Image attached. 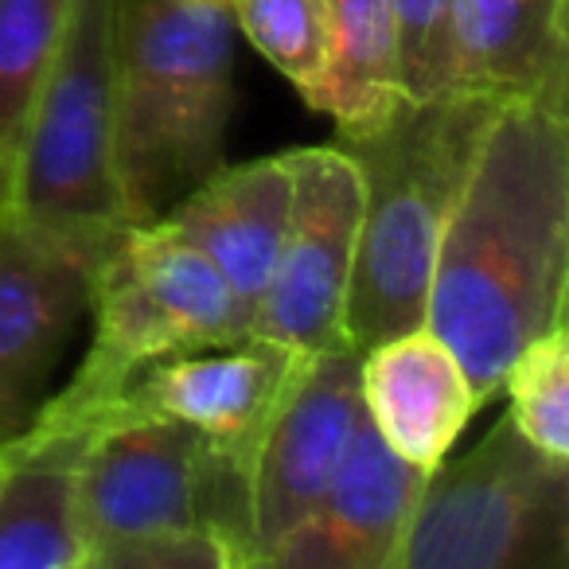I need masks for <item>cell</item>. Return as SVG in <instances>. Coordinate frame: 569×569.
Listing matches in <instances>:
<instances>
[{
    "instance_id": "1",
    "label": "cell",
    "mask_w": 569,
    "mask_h": 569,
    "mask_svg": "<svg viewBox=\"0 0 569 569\" xmlns=\"http://www.w3.org/2000/svg\"><path fill=\"white\" fill-rule=\"evenodd\" d=\"M569 118L496 106L437 246L426 328L460 359L476 402L511 359L566 325Z\"/></svg>"
},
{
    "instance_id": "2",
    "label": "cell",
    "mask_w": 569,
    "mask_h": 569,
    "mask_svg": "<svg viewBox=\"0 0 569 569\" xmlns=\"http://www.w3.org/2000/svg\"><path fill=\"white\" fill-rule=\"evenodd\" d=\"M238 28L227 0L113 4V126L129 227H149L222 164Z\"/></svg>"
},
{
    "instance_id": "3",
    "label": "cell",
    "mask_w": 569,
    "mask_h": 569,
    "mask_svg": "<svg viewBox=\"0 0 569 569\" xmlns=\"http://www.w3.org/2000/svg\"><path fill=\"white\" fill-rule=\"evenodd\" d=\"M496 102L468 94L406 98L382 126L336 137L359 168V242L343 336L359 351L426 325L429 277Z\"/></svg>"
},
{
    "instance_id": "4",
    "label": "cell",
    "mask_w": 569,
    "mask_h": 569,
    "mask_svg": "<svg viewBox=\"0 0 569 569\" xmlns=\"http://www.w3.org/2000/svg\"><path fill=\"white\" fill-rule=\"evenodd\" d=\"M87 359L74 379L36 406L28 426H94L141 367L250 336V312L214 266L168 227H126L102 253L90 289ZM24 426V429H28Z\"/></svg>"
},
{
    "instance_id": "5",
    "label": "cell",
    "mask_w": 569,
    "mask_h": 569,
    "mask_svg": "<svg viewBox=\"0 0 569 569\" xmlns=\"http://www.w3.org/2000/svg\"><path fill=\"white\" fill-rule=\"evenodd\" d=\"M113 4L71 0L12 149V211L67 234L118 238L129 227L113 126Z\"/></svg>"
},
{
    "instance_id": "6",
    "label": "cell",
    "mask_w": 569,
    "mask_h": 569,
    "mask_svg": "<svg viewBox=\"0 0 569 569\" xmlns=\"http://www.w3.org/2000/svg\"><path fill=\"white\" fill-rule=\"evenodd\" d=\"M569 465L499 418L426 476L398 569H566Z\"/></svg>"
},
{
    "instance_id": "7",
    "label": "cell",
    "mask_w": 569,
    "mask_h": 569,
    "mask_svg": "<svg viewBox=\"0 0 569 569\" xmlns=\"http://www.w3.org/2000/svg\"><path fill=\"white\" fill-rule=\"evenodd\" d=\"M79 515L87 569H102L126 546L188 527H214L250 546V483L191 426L172 418L98 421L82 452Z\"/></svg>"
},
{
    "instance_id": "8",
    "label": "cell",
    "mask_w": 569,
    "mask_h": 569,
    "mask_svg": "<svg viewBox=\"0 0 569 569\" xmlns=\"http://www.w3.org/2000/svg\"><path fill=\"white\" fill-rule=\"evenodd\" d=\"M284 157L293 168V199L273 273L253 305L250 336L312 356L343 340L363 188L359 168L340 144L293 149Z\"/></svg>"
},
{
    "instance_id": "9",
    "label": "cell",
    "mask_w": 569,
    "mask_h": 569,
    "mask_svg": "<svg viewBox=\"0 0 569 569\" xmlns=\"http://www.w3.org/2000/svg\"><path fill=\"white\" fill-rule=\"evenodd\" d=\"M110 242L40 227L12 207L0 214V441L32 421Z\"/></svg>"
},
{
    "instance_id": "10",
    "label": "cell",
    "mask_w": 569,
    "mask_h": 569,
    "mask_svg": "<svg viewBox=\"0 0 569 569\" xmlns=\"http://www.w3.org/2000/svg\"><path fill=\"white\" fill-rule=\"evenodd\" d=\"M363 351L343 336L301 359L250 465V546L266 566L269 550L312 511L351 449L363 418Z\"/></svg>"
},
{
    "instance_id": "11",
    "label": "cell",
    "mask_w": 569,
    "mask_h": 569,
    "mask_svg": "<svg viewBox=\"0 0 569 569\" xmlns=\"http://www.w3.org/2000/svg\"><path fill=\"white\" fill-rule=\"evenodd\" d=\"M301 359L305 351L281 348V343L258 340V336H246L227 348L157 359L126 382V390L98 413V421H183L250 483L258 441Z\"/></svg>"
},
{
    "instance_id": "12",
    "label": "cell",
    "mask_w": 569,
    "mask_h": 569,
    "mask_svg": "<svg viewBox=\"0 0 569 569\" xmlns=\"http://www.w3.org/2000/svg\"><path fill=\"white\" fill-rule=\"evenodd\" d=\"M426 468L402 460L367 421L325 496L269 550L273 569H398Z\"/></svg>"
},
{
    "instance_id": "13",
    "label": "cell",
    "mask_w": 569,
    "mask_h": 569,
    "mask_svg": "<svg viewBox=\"0 0 569 569\" xmlns=\"http://www.w3.org/2000/svg\"><path fill=\"white\" fill-rule=\"evenodd\" d=\"M445 94L569 118V0H449Z\"/></svg>"
},
{
    "instance_id": "14",
    "label": "cell",
    "mask_w": 569,
    "mask_h": 569,
    "mask_svg": "<svg viewBox=\"0 0 569 569\" xmlns=\"http://www.w3.org/2000/svg\"><path fill=\"white\" fill-rule=\"evenodd\" d=\"M289 199H293V168L281 152L234 168L219 164L157 222L196 246L253 317V305L266 293L281 250Z\"/></svg>"
},
{
    "instance_id": "15",
    "label": "cell",
    "mask_w": 569,
    "mask_h": 569,
    "mask_svg": "<svg viewBox=\"0 0 569 569\" xmlns=\"http://www.w3.org/2000/svg\"><path fill=\"white\" fill-rule=\"evenodd\" d=\"M359 395L375 433L426 472L449 457L480 410L460 359L426 325L363 351Z\"/></svg>"
},
{
    "instance_id": "16",
    "label": "cell",
    "mask_w": 569,
    "mask_h": 569,
    "mask_svg": "<svg viewBox=\"0 0 569 569\" xmlns=\"http://www.w3.org/2000/svg\"><path fill=\"white\" fill-rule=\"evenodd\" d=\"M90 433L94 426H28L4 441L0 569H87L79 472Z\"/></svg>"
},
{
    "instance_id": "17",
    "label": "cell",
    "mask_w": 569,
    "mask_h": 569,
    "mask_svg": "<svg viewBox=\"0 0 569 569\" xmlns=\"http://www.w3.org/2000/svg\"><path fill=\"white\" fill-rule=\"evenodd\" d=\"M402 102V59L390 0H328V67L309 110L328 113L336 137H356L382 126Z\"/></svg>"
},
{
    "instance_id": "18",
    "label": "cell",
    "mask_w": 569,
    "mask_h": 569,
    "mask_svg": "<svg viewBox=\"0 0 569 569\" xmlns=\"http://www.w3.org/2000/svg\"><path fill=\"white\" fill-rule=\"evenodd\" d=\"M507 418L550 460L569 465V325L530 340L503 371Z\"/></svg>"
},
{
    "instance_id": "19",
    "label": "cell",
    "mask_w": 569,
    "mask_h": 569,
    "mask_svg": "<svg viewBox=\"0 0 569 569\" xmlns=\"http://www.w3.org/2000/svg\"><path fill=\"white\" fill-rule=\"evenodd\" d=\"M67 12L71 0H0V152L9 157L63 40Z\"/></svg>"
},
{
    "instance_id": "20",
    "label": "cell",
    "mask_w": 569,
    "mask_h": 569,
    "mask_svg": "<svg viewBox=\"0 0 569 569\" xmlns=\"http://www.w3.org/2000/svg\"><path fill=\"white\" fill-rule=\"evenodd\" d=\"M238 36L309 102L328 67V0H227Z\"/></svg>"
},
{
    "instance_id": "21",
    "label": "cell",
    "mask_w": 569,
    "mask_h": 569,
    "mask_svg": "<svg viewBox=\"0 0 569 569\" xmlns=\"http://www.w3.org/2000/svg\"><path fill=\"white\" fill-rule=\"evenodd\" d=\"M398 24V59H402L406 98L445 94V20L449 0H390Z\"/></svg>"
},
{
    "instance_id": "22",
    "label": "cell",
    "mask_w": 569,
    "mask_h": 569,
    "mask_svg": "<svg viewBox=\"0 0 569 569\" xmlns=\"http://www.w3.org/2000/svg\"><path fill=\"white\" fill-rule=\"evenodd\" d=\"M12 207V157L0 152V214Z\"/></svg>"
},
{
    "instance_id": "23",
    "label": "cell",
    "mask_w": 569,
    "mask_h": 569,
    "mask_svg": "<svg viewBox=\"0 0 569 569\" xmlns=\"http://www.w3.org/2000/svg\"><path fill=\"white\" fill-rule=\"evenodd\" d=\"M0 468H4V445H0Z\"/></svg>"
},
{
    "instance_id": "24",
    "label": "cell",
    "mask_w": 569,
    "mask_h": 569,
    "mask_svg": "<svg viewBox=\"0 0 569 569\" xmlns=\"http://www.w3.org/2000/svg\"><path fill=\"white\" fill-rule=\"evenodd\" d=\"M0 445H4V441H0Z\"/></svg>"
}]
</instances>
